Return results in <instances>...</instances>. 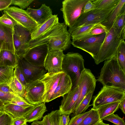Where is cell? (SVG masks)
I'll return each mask as SVG.
<instances>
[{
    "instance_id": "1",
    "label": "cell",
    "mask_w": 125,
    "mask_h": 125,
    "mask_svg": "<svg viewBox=\"0 0 125 125\" xmlns=\"http://www.w3.org/2000/svg\"><path fill=\"white\" fill-rule=\"evenodd\" d=\"M67 26L64 22H58L40 37L30 40V48L40 44L47 42L49 51L68 49L72 42L71 36L67 30Z\"/></svg>"
},
{
    "instance_id": "2",
    "label": "cell",
    "mask_w": 125,
    "mask_h": 125,
    "mask_svg": "<svg viewBox=\"0 0 125 125\" xmlns=\"http://www.w3.org/2000/svg\"><path fill=\"white\" fill-rule=\"evenodd\" d=\"M97 81L103 86H113L125 90V73L120 69L115 56L104 61Z\"/></svg>"
},
{
    "instance_id": "3",
    "label": "cell",
    "mask_w": 125,
    "mask_h": 125,
    "mask_svg": "<svg viewBox=\"0 0 125 125\" xmlns=\"http://www.w3.org/2000/svg\"><path fill=\"white\" fill-rule=\"evenodd\" d=\"M125 39V29L119 33L112 26L106 33L99 52L94 59L95 63L98 64L114 57L119 46Z\"/></svg>"
},
{
    "instance_id": "4",
    "label": "cell",
    "mask_w": 125,
    "mask_h": 125,
    "mask_svg": "<svg viewBox=\"0 0 125 125\" xmlns=\"http://www.w3.org/2000/svg\"><path fill=\"white\" fill-rule=\"evenodd\" d=\"M83 56L78 52H69L64 54L62 71L71 79L73 87L77 85L80 75L85 67Z\"/></svg>"
},
{
    "instance_id": "5",
    "label": "cell",
    "mask_w": 125,
    "mask_h": 125,
    "mask_svg": "<svg viewBox=\"0 0 125 125\" xmlns=\"http://www.w3.org/2000/svg\"><path fill=\"white\" fill-rule=\"evenodd\" d=\"M125 98V90L113 86H103L96 95L93 97L92 108L96 109L106 104L120 102Z\"/></svg>"
},
{
    "instance_id": "6",
    "label": "cell",
    "mask_w": 125,
    "mask_h": 125,
    "mask_svg": "<svg viewBox=\"0 0 125 125\" xmlns=\"http://www.w3.org/2000/svg\"><path fill=\"white\" fill-rule=\"evenodd\" d=\"M88 0H64L62 2L61 10L63 13L64 22L69 28H71L82 13L86 3Z\"/></svg>"
},
{
    "instance_id": "7",
    "label": "cell",
    "mask_w": 125,
    "mask_h": 125,
    "mask_svg": "<svg viewBox=\"0 0 125 125\" xmlns=\"http://www.w3.org/2000/svg\"><path fill=\"white\" fill-rule=\"evenodd\" d=\"M97 81V80L91 70L85 68L80 75L77 84L79 86V94L73 112L86 95L94 92Z\"/></svg>"
},
{
    "instance_id": "8",
    "label": "cell",
    "mask_w": 125,
    "mask_h": 125,
    "mask_svg": "<svg viewBox=\"0 0 125 125\" xmlns=\"http://www.w3.org/2000/svg\"><path fill=\"white\" fill-rule=\"evenodd\" d=\"M115 7L105 10L95 9L82 14L73 25L71 28H69L68 31L87 25L101 23L106 19Z\"/></svg>"
},
{
    "instance_id": "9",
    "label": "cell",
    "mask_w": 125,
    "mask_h": 125,
    "mask_svg": "<svg viewBox=\"0 0 125 125\" xmlns=\"http://www.w3.org/2000/svg\"><path fill=\"white\" fill-rule=\"evenodd\" d=\"M31 33L18 24L13 29V39L15 54L18 57H23L30 48Z\"/></svg>"
},
{
    "instance_id": "10",
    "label": "cell",
    "mask_w": 125,
    "mask_h": 125,
    "mask_svg": "<svg viewBox=\"0 0 125 125\" xmlns=\"http://www.w3.org/2000/svg\"><path fill=\"white\" fill-rule=\"evenodd\" d=\"M4 13L8 14L18 24L31 33L38 26L26 10L14 6L9 7L4 10Z\"/></svg>"
},
{
    "instance_id": "11",
    "label": "cell",
    "mask_w": 125,
    "mask_h": 125,
    "mask_svg": "<svg viewBox=\"0 0 125 125\" xmlns=\"http://www.w3.org/2000/svg\"><path fill=\"white\" fill-rule=\"evenodd\" d=\"M106 35L104 33L84 40L72 41L71 44L87 52L94 59L98 53Z\"/></svg>"
},
{
    "instance_id": "12",
    "label": "cell",
    "mask_w": 125,
    "mask_h": 125,
    "mask_svg": "<svg viewBox=\"0 0 125 125\" xmlns=\"http://www.w3.org/2000/svg\"><path fill=\"white\" fill-rule=\"evenodd\" d=\"M49 51L47 43H42L29 48L23 57L32 65L44 67L45 60Z\"/></svg>"
},
{
    "instance_id": "13",
    "label": "cell",
    "mask_w": 125,
    "mask_h": 125,
    "mask_svg": "<svg viewBox=\"0 0 125 125\" xmlns=\"http://www.w3.org/2000/svg\"><path fill=\"white\" fill-rule=\"evenodd\" d=\"M17 65L22 71L27 84L40 79L47 71L44 67L36 66L31 64L24 57H18Z\"/></svg>"
},
{
    "instance_id": "14",
    "label": "cell",
    "mask_w": 125,
    "mask_h": 125,
    "mask_svg": "<svg viewBox=\"0 0 125 125\" xmlns=\"http://www.w3.org/2000/svg\"><path fill=\"white\" fill-rule=\"evenodd\" d=\"M25 89L24 98L29 103L36 105L43 102L44 86L40 79L27 84Z\"/></svg>"
},
{
    "instance_id": "15",
    "label": "cell",
    "mask_w": 125,
    "mask_h": 125,
    "mask_svg": "<svg viewBox=\"0 0 125 125\" xmlns=\"http://www.w3.org/2000/svg\"><path fill=\"white\" fill-rule=\"evenodd\" d=\"M63 73V71L56 73L48 72L40 79L44 86L43 102L45 103L50 102V99Z\"/></svg>"
},
{
    "instance_id": "16",
    "label": "cell",
    "mask_w": 125,
    "mask_h": 125,
    "mask_svg": "<svg viewBox=\"0 0 125 125\" xmlns=\"http://www.w3.org/2000/svg\"><path fill=\"white\" fill-rule=\"evenodd\" d=\"M64 55L63 51H49L44 65L48 73H56L62 71V65Z\"/></svg>"
},
{
    "instance_id": "17",
    "label": "cell",
    "mask_w": 125,
    "mask_h": 125,
    "mask_svg": "<svg viewBox=\"0 0 125 125\" xmlns=\"http://www.w3.org/2000/svg\"><path fill=\"white\" fill-rule=\"evenodd\" d=\"M79 94V86L72 87L71 90L63 97L59 109L60 114L70 115L74 111Z\"/></svg>"
},
{
    "instance_id": "18",
    "label": "cell",
    "mask_w": 125,
    "mask_h": 125,
    "mask_svg": "<svg viewBox=\"0 0 125 125\" xmlns=\"http://www.w3.org/2000/svg\"><path fill=\"white\" fill-rule=\"evenodd\" d=\"M13 29L0 23V51H9L15 54L13 39Z\"/></svg>"
},
{
    "instance_id": "19",
    "label": "cell",
    "mask_w": 125,
    "mask_h": 125,
    "mask_svg": "<svg viewBox=\"0 0 125 125\" xmlns=\"http://www.w3.org/2000/svg\"><path fill=\"white\" fill-rule=\"evenodd\" d=\"M26 11L38 26L47 20L53 15L52 10L45 4H42L39 9L28 8Z\"/></svg>"
},
{
    "instance_id": "20",
    "label": "cell",
    "mask_w": 125,
    "mask_h": 125,
    "mask_svg": "<svg viewBox=\"0 0 125 125\" xmlns=\"http://www.w3.org/2000/svg\"><path fill=\"white\" fill-rule=\"evenodd\" d=\"M73 85L71 78L64 73L50 99V101L61 96L63 97L71 90Z\"/></svg>"
},
{
    "instance_id": "21",
    "label": "cell",
    "mask_w": 125,
    "mask_h": 125,
    "mask_svg": "<svg viewBox=\"0 0 125 125\" xmlns=\"http://www.w3.org/2000/svg\"><path fill=\"white\" fill-rule=\"evenodd\" d=\"M59 22L57 15H53L47 20L38 26L35 30L31 33L30 40H33L41 36Z\"/></svg>"
},
{
    "instance_id": "22",
    "label": "cell",
    "mask_w": 125,
    "mask_h": 125,
    "mask_svg": "<svg viewBox=\"0 0 125 125\" xmlns=\"http://www.w3.org/2000/svg\"><path fill=\"white\" fill-rule=\"evenodd\" d=\"M35 106L25 108L9 103L4 104L3 111L10 114L13 118L25 117Z\"/></svg>"
},
{
    "instance_id": "23",
    "label": "cell",
    "mask_w": 125,
    "mask_h": 125,
    "mask_svg": "<svg viewBox=\"0 0 125 125\" xmlns=\"http://www.w3.org/2000/svg\"><path fill=\"white\" fill-rule=\"evenodd\" d=\"M125 0H120L117 5L108 15L106 19L101 23L109 30L112 27L118 16L125 12Z\"/></svg>"
},
{
    "instance_id": "24",
    "label": "cell",
    "mask_w": 125,
    "mask_h": 125,
    "mask_svg": "<svg viewBox=\"0 0 125 125\" xmlns=\"http://www.w3.org/2000/svg\"><path fill=\"white\" fill-rule=\"evenodd\" d=\"M18 57L11 52L7 50L0 51V66L15 68L17 65Z\"/></svg>"
},
{
    "instance_id": "25",
    "label": "cell",
    "mask_w": 125,
    "mask_h": 125,
    "mask_svg": "<svg viewBox=\"0 0 125 125\" xmlns=\"http://www.w3.org/2000/svg\"><path fill=\"white\" fill-rule=\"evenodd\" d=\"M45 103L43 102L35 105L25 117L27 122L30 123L41 120L47 111Z\"/></svg>"
},
{
    "instance_id": "26",
    "label": "cell",
    "mask_w": 125,
    "mask_h": 125,
    "mask_svg": "<svg viewBox=\"0 0 125 125\" xmlns=\"http://www.w3.org/2000/svg\"><path fill=\"white\" fill-rule=\"evenodd\" d=\"M120 102H114L103 105L96 109L98 111L101 120H103L104 117L114 114L118 110L119 108Z\"/></svg>"
},
{
    "instance_id": "27",
    "label": "cell",
    "mask_w": 125,
    "mask_h": 125,
    "mask_svg": "<svg viewBox=\"0 0 125 125\" xmlns=\"http://www.w3.org/2000/svg\"><path fill=\"white\" fill-rule=\"evenodd\" d=\"M107 28L101 23L97 24L87 33L79 36L72 40V41L82 40L90 37L100 35L104 33H106L108 31Z\"/></svg>"
},
{
    "instance_id": "28",
    "label": "cell",
    "mask_w": 125,
    "mask_h": 125,
    "mask_svg": "<svg viewBox=\"0 0 125 125\" xmlns=\"http://www.w3.org/2000/svg\"><path fill=\"white\" fill-rule=\"evenodd\" d=\"M7 84L14 94L24 98L25 87L18 80L14 73L11 80Z\"/></svg>"
},
{
    "instance_id": "29",
    "label": "cell",
    "mask_w": 125,
    "mask_h": 125,
    "mask_svg": "<svg viewBox=\"0 0 125 125\" xmlns=\"http://www.w3.org/2000/svg\"><path fill=\"white\" fill-rule=\"evenodd\" d=\"M101 121L97 110L92 108L89 114L78 125H97Z\"/></svg>"
},
{
    "instance_id": "30",
    "label": "cell",
    "mask_w": 125,
    "mask_h": 125,
    "mask_svg": "<svg viewBox=\"0 0 125 125\" xmlns=\"http://www.w3.org/2000/svg\"><path fill=\"white\" fill-rule=\"evenodd\" d=\"M115 56L120 69L125 73V42L120 43L117 49Z\"/></svg>"
},
{
    "instance_id": "31",
    "label": "cell",
    "mask_w": 125,
    "mask_h": 125,
    "mask_svg": "<svg viewBox=\"0 0 125 125\" xmlns=\"http://www.w3.org/2000/svg\"><path fill=\"white\" fill-rule=\"evenodd\" d=\"M15 68L12 67L0 66V84L7 83L10 81Z\"/></svg>"
},
{
    "instance_id": "32",
    "label": "cell",
    "mask_w": 125,
    "mask_h": 125,
    "mask_svg": "<svg viewBox=\"0 0 125 125\" xmlns=\"http://www.w3.org/2000/svg\"><path fill=\"white\" fill-rule=\"evenodd\" d=\"M94 92H91L86 95L81 102L78 107L72 114V117L85 112L91 105L90 104Z\"/></svg>"
},
{
    "instance_id": "33",
    "label": "cell",
    "mask_w": 125,
    "mask_h": 125,
    "mask_svg": "<svg viewBox=\"0 0 125 125\" xmlns=\"http://www.w3.org/2000/svg\"><path fill=\"white\" fill-rule=\"evenodd\" d=\"M120 0H92L95 5L96 9H109L115 7Z\"/></svg>"
},
{
    "instance_id": "34",
    "label": "cell",
    "mask_w": 125,
    "mask_h": 125,
    "mask_svg": "<svg viewBox=\"0 0 125 125\" xmlns=\"http://www.w3.org/2000/svg\"><path fill=\"white\" fill-rule=\"evenodd\" d=\"M98 24L87 25L76 28L72 30L68 31L71 34V39L72 40L79 36L88 32L94 26Z\"/></svg>"
},
{
    "instance_id": "35",
    "label": "cell",
    "mask_w": 125,
    "mask_h": 125,
    "mask_svg": "<svg viewBox=\"0 0 125 125\" xmlns=\"http://www.w3.org/2000/svg\"><path fill=\"white\" fill-rule=\"evenodd\" d=\"M125 12L121 13L117 16L113 24V26L115 30L119 33H121L125 28Z\"/></svg>"
},
{
    "instance_id": "36",
    "label": "cell",
    "mask_w": 125,
    "mask_h": 125,
    "mask_svg": "<svg viewBox=\"0 0 125 125\" xmlns=\"http://www.w3.org/2000/svg\"><path fill=\"white\" fill-rule=\"evenodd\" d=\"M0 23L13 29L14 26L18 23L11 16L6 13H4L0 17Z\"/></svg>"
},
{
    "instance_id": "37",
    "label": "cell",
    "mask_w": 125,
    "mask_h": 125,
    "mask_svg": "<svg viewBox=\"0 0 125 125\" xmlns=\"http://www.w3.org/2000/svg\"><path fill=\"white\" fill-rule=\"evenodd\" d=\"M23 98L14 94L6 93L0 91V100L4 104L10 103L15 99Z\"/></svg>"
},
{
    "instance_id": "38",
    "label": "cell",
    "mask_w": 125,
    "mask_h": 125,
    "mask_svg": "<svg viewBox=\"0 0 125 125\" xmlns=\"http://www.w3.org/2000/svg\"><path fill=\"white\" fill-rule=\"evenodd\" d=\"M47 115L52 125H61L60 120L61 115L59 110L52 111Z\"/></svg>"
},
{
    "instance_id": "39",
    "label": "cell",
    "mask_w": 125,
    "mask_h": 125,
    "mask_svg": "<svg viewBox=\"0 0 125 125\" xmlns=\"http://www.w3.org/2000/svg\"><path fill=\"white\" fill-rule=\"evenodd\" d=\"M103 120L110 122L116 125H125L124 119L116 114L110 115L104 117Z\"/></svg>"
},
{
    "instance_id": "40",
    "label": "cell",
    "mask_w": 125,
    "mask_h": 125,
    "mask_svg": "<svg viewBox=\"0 0 125 125\" xmlns=\"http://www.w3.org/2000/svg\"><path fill=\"white\" fill-rule=\"evenodd\" d=\"M90 110L72 117L70 120L68 125H78L89 114Z\"/></svg>"
},
{
    "instance_id": "41",
    "label": "cell",
    "mask_w": 125,
    "mask_h": 125,
    "mask_svg": "<svg viewBox=\"0 0 125 125\" xmlns=\"http://www.w3.org/2000/svg\"><path fill=\"white\" fill-rule=\"evenodd\" d=\"M14 73L18 80L25 87L27 83L22 71L17 65L14 68Z\"/></svg>"
},
{
    "instance_id": "42",
    "label": "cell",
    "mask_w": 125,
    "mask_h": 125,
    "mask_svg": "<svg viewBox=\"0 0 125 125\" xmlns=\"http://www.w3.org/2000/svg\"><path fill=\"white\" fill-rule=\"evenodd\" d=\"M13 119L10 115L4 112L0 116V125H12Z\"/></svg>"
},
{
    "instance_id": "43",
    "label": "cell",
    "mask_w": 125,
    "mask_h": 125,
    "mask_svg": "<svg viewBox=\"0 0 125 125\" xmlns=\"http://www.w3.org/2000/svg\"><path fill=\"white\" fill-rule=\"evenodd\" d=\"M34 1V0H12L11 5H17L19 6L21 9H25L28 7Z\"/></svg>"
},
{
    "instance_id": "44",
    "label": "cell",
    "mask_w": 125,
    "mask_h": 125,
    "mask_svg": "<svg viewBox=\"0 0 125 125\" xmlns=\"http://www.w3.org/2000/svg\"><path fill=\"white\" fill-rule=\"evenodd\" d=\"M25 108H27L34 106L29 103L24 98L22 99H17L13 100L10 103Z\"/></svg>"
},
{
    "instance_id": "45",
    "label": "cell",
    "mask_w": 125,
    "mask_h": 125,
    "mask_svg": "<svg viewBox=\"0 0 125 125\" xmlns=\"http://www.w3.org/2000/svg\"><path fill=\"white\" fill-rule=\"evenodd\" d=\"M95 9V5L92 2V0H88L85 4L82 14L87 12Z\"/></svg>"
},
{
    "instance_id": "46",
    "label": "cell",
    "mask_w": 125,
    "mask_h": 125,
    "mask_svg": "<svg viewBox=\"0 0 125 125\" xmlns=\"http://www.w3.org/2000/svg\"><path fill=\"white\" fill-rule=\"evenodd\" d=\"M27 122L24 117L13 118L12 125H27Z\"/></svg>"
},
{
    "instance_id": "47",
    "label": "cell",
    "mask_w": 125,
    "mask_h": 125,
    "mask_svg": "<svg viewBox=\"0 0 125 125\" xmlns=\"http://www.w3.org/2000/svg\"><path fill=\"white\" fill-rule=\"evenodd\" d=\"M12 0H0V10H5L11 5Z\"/></svg>"
},
{
    "instance_id": "48",
    "label": "cell",
    "mask_w": 125,
    "mask_h": 125,
    "mask_svg": "<svg viewBox=\"0 0 125 125\" xmlns=\"http://www.w3.org/2000/svg\"><path fill=\"white\" fill-rule=\"evenodd\" d=\"M70 115L63 114L61 115L60 120L61 125H68L69 121Z\"/></svg>"
},
{
    "instance_id": "49",
    "label": "cell",
    "mask_w": 125,
    "mask_h": 125,
    "mask_svg": "<svg viewBox=\"0 0 125 125\" xmlns=\"http://www.w3.org/2000/svg\"><path fill=\"white\" fill-rule=\"evenodd\" d=\"M0 91L5 93L14 94L6 83L0 84Z\"/></svg>"
},
{
    "instance_id": "50",
    "label": "cell",
    "mask_w": 125,
    "mask_h": 125,
    "mask_svg": "<svg viewBox=\"0 0 125 125\" xmlns=\"http://www.w3.org/2000/svg\"><path fill=\"white\" fill-rule=\"evenodd\" d=\"M41 121L43 125H52L49 117L47 115L42 117V119Z\"/></svg>"
},
{
    "instance_id": "51",
    "label": "cell",
    "mask_w": 125,
    "mask_h": 125,
    "mask_svg": "<svg viewBox=\"0 0 125 125\" xmlns=\"http://www.w3.org/2000/svg\"><path fill=\"white\" fill-rule=\"evenodd\" d=\"M119 108L124 114H125V98L121 101L119 105Z\"/></svg>"
},
{
    "instance_id": "52",
    "label": "cell",
    "mask_w": 125,
    "mask_h": 125,
    "mask_svg": "<svg viewBox=\"0 0 125 125\" xmlns=\"http://www.w3.org/2000/svg\"><path fill=\"white\" fill-rule=\"evenodd\" d=\"M31 125H43L41 121L39 120L34 121L31 124Z\"/></svg>"
},
{
    "instance_id": "53",
    "label": "cell",
    "mask_w": 125,
    "mask_h": 125,
    "mask_svg": "<svg viewBox=\"0 0 125 125\" xmlns=\"http://www.w3.org/2000/svg\"><path fill=\"white\" fill-rule=\"evenodd\" d=\"M4 104L0 100V110L3 111Z\"/></svg>"
},
{
    "instance_id": "54",
    "label": "cell",
    "mask_w": 125,
    "mask_h": 125,
    "mask_svg": "<svg viewBox=\"0 0 125 125\" xmlns=\"http://www.w3.org/2000/svg\"><path fill=\"white\" fill-rule=\"evenodd\" d=\"M97 125H110L109 124H106L104 123L103 122V120L101 121Z\"/></svg>"
},
{
    "instance_id": "55",
    "label": "cell",
    "mask_w": 125,
    "mask_h": 125,
    "mask_svg": "<svg viewBox=\"0 0 125 125\" xmlns=\"http://www.w3.org/2000/svg\"><path fill=\"white\" fill-rule=\"evenodd\" d=\"M4 111L2 110H0V116L4 113Z\"/></svg>"
},
{
    "instance_id": "56",
    "label": "cell",
    "mask_w": 125,
    "mask_h": 125,
    "mask_svg": "<svg viewBox=\"0 0 125 125\" xmlns=\"http://www.w3.org/2000/svg\"></svg>"
}]
</instances>
